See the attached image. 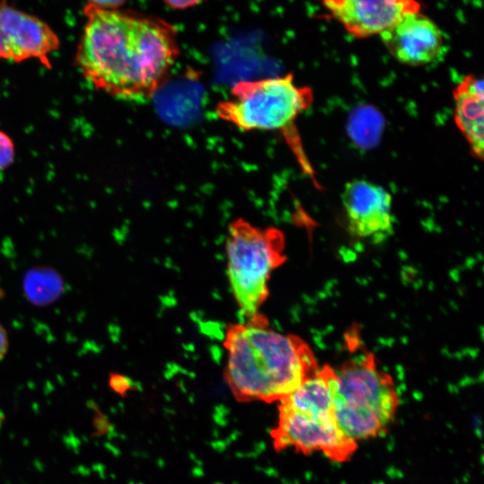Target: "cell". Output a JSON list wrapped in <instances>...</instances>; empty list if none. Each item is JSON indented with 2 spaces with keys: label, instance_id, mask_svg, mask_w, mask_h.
<instances>
[{
  "label": "cell",
  "instance_id": "1",
  "mask_svg": "<svg viewBox=\"0 0 484 484\" xmlns=\"http://www.w3.org/2000/svg\"><path fill=\"white\" fill-rule=\"evenodd\" d=\"M75 63L95 89L120 99L152 97L179 56L176 29L167 22L85 4Z\"/></svg>",
  "mask_w": 484,
  "mask_h": 484
},
{
  "label": "cell",
  "instance_id": "2",
  "mask_svg": "<svg viewBox=\"0 0 484 484\" xmlns=\"http://www.w3.org/2000/svg\"><path fill=\"white\" fill-rule=\"evenodd\" d=\"M223 347V376L239 402H279L319 368L303 339L272 329L261 312L228 324Z\"/></svg>",
  "mask_w": 484,
  "mask_h": 484
},
{
  "label": "cell",
  "instance_id": "3",
  "mask_svg": "<svg viewBox=\"0 0 484 484\" xmlns=\"http://www.w3.org/2000/svg\"><path fill=\"white\" fill-rule=\"evenodd\" d=\"M278 422L271 436L276 450L320 453L335 462H348L358 443L339 428L333 415L332 377L320 368L279 402Z\"/></svg>",
  "mask_w": 484,
  "mask_h": 484
},
{
  "label": "cell",
  "instance_id": "4",
  "mask_svg": "<svg viewBox=\"0 0 484 484\" xmlns=\"http://www.w3.org/2000/svg\"><path fill=\"white\" fill-rule=\"evenodd\" d=\"M399 407L392 376L382 370L375 356L362 351L334 370L333 409L341 431L359 443L386 433Z\"/></svg>",
  "mask_w": 484,
  "mask_h": 484
},
{
  "label": "cell",
  "instance_id": "5",
  "mask_svg": "<svg viewBox=\"0 0 484 484\" xmlns=\"http://www.w3.org/2000/svg\"><path fill=\"white\" fill-rule=\"evenodd\" d=\"M225 249L228 280L244 321L260 312L272 272L287 259L284 234L238 218L228 227Z\"/></svg>",
  "mask_w": 484,
  "mask_h": 484
},
{
  "label": "cell",
  "instance_id": "6",
  "mask_svg": "<svg viewBox=\"0 0 484 484\" xmlns=\"http://www.w3.org/2000/svg\"><path fill=\"white\" fill-rule=\"evenodd\" d=\"M313 91L284 76L238 82L217 103V117L242 131H286L313 102Z\"/></svg>",
  "mask_w": 484,
  "mask_h": 484
},
{
  "label": "cell",
  "instance_id": "7",
  "mask_svg": "<svg viewBox=\"0 0 484 484\" xmlns=\"http://www.w3.org/2000/svg\"><path fill=\"white\" fill-rule=\"evenodd\" d=\"M59 46L58 36L44 21L0 0V60L34 59L49 68Z\"/></svg>",
  "mask_w": 484,
  "mask_h": 484
},
{
  "label": "cell",
  "instance_id": "8",
  "mask_svg": "<svg viewBox=\"0 0 484 484\" xmlns=\"http://www.w3.org/2000/svg\"><path fill=\"white\" fill-rule=\"evenodd\" d=\"M341 199L348 231L353 237L377 244L393 233V197L383 186L353 179L345 184Z\"/></svg>",
  "mask_w": 484,
  "mask_h": 484
},
{
  "label": "cell",
  "instance_id": "9",
  "mask_svg": "<svg viewBox=\"0 0 484 484\" xmlns=\"http://www.w3.org/2000/svg\"><path fill=\"white\" fill-rule=\"evenodd\" d=\"M379 35L389 53L411 66L434 63L445 48L441 30L419 11L404 14Z\"/></svg>",
  "mask_w": 484,
  "mask_h": 484
},
{
  "label": "cell",
  "instance_id": "10",
  "mask_svg": "<svg viewBox=\"0 0 484 484\" xmlns=\"http://www.w3.org/2000/svg\"><path fill=\"white\" fill-rule=\"evenodd\" d=\"M323 3L333 18L359 39L380 34L404 14L420 9L416 0H323Z\"/></svg>",
  "mask_w": 484,
  "mask_h": 484
},
{
  "label": "cell",
  "instance_id": "11",
  "mask_svg": "<svg viewBox=\"0 0 484 484\" xmlns=\"http://www.w3.org/2000/svg\"><path fill=\"white\" fill-rule=\"evenodd\" d=\"M454 120L467 141L471 154L483 160L484 87L483 81L467 75L454 91Z\"/></svg>",
  "mask_w": 484,
  "mask_h": 484
},
{
  "label": "cell",
  "instance_id": "12",
  "mask_svg": "<svg viewBox=\"0 0 484 484\" xmlns=\"http://www.w3.org/2000/svg\"><path fill=\"white\" fill-rule=\"evenodd\" d=\"M26 298L34 306L44 307L56 302L65 291L62 276L49 267H34L26 272L22 281Z\"/></svg>",
  "mask_w": 484,
  "mask_h": 484
},
{
  "label": "cell",
  "instance_id": "13",
  "mask_svg": "<svg viewBox=\"0 0 484 484\" xmlns=\"http://www.w3.org/2000/svg\"><path fill=\"white\" fill-rule=\"evenodd\" d=\"M15 144L11 136L0 129V171L13 165L15 160Z\"/></svg>",
  "mask_w": 484,
  "mask_h": 484
},
{
  "label": "cell",
  "instance_id": "14",
  "mask_svg": "<svg viewBox=\"0 0 484 484\" xmlns=\"http://www.w3.org/2000/svg\"><path fill=\"white\" fill-rule=\"evenodd\" d=\"M127 0H86V4L99 9L117 10Z\"/></svg>",
  "mask_w": 484,
  "mask_h": 484
},
{
  "label": "cell",
  "instance_id": "15",
  "mask_svg": "<svg viewBox=\"0 0 484 484\" xmlns=\"http://www.w3.org/2000/svg\"><path fill=\"white\" fill-rule=\"evenodd\" d=\"M109 385L117 393L122 394L129 388L127 380L117 374H112L109 377Z\"/></svg>",
  "mask_w": 484,
  "mask_h": 484
},
{
  "label": "cell",
  "instance_id": "16",
  "mask_svg": "<svg viewBox=\"0 0 484 484\" xmlns=\"http://www.w3.org/2000/svg\"><path fill=\"white\" fill-rule=\"evenodd\" d=\"M204 0H163V2L170 8L175 10H185L194 7Z\"/></svg>",
  "mask_w": 484,
  "mask_h": 484
},
{
  "label": "cell",
  "instance_id": "17",
  "mask_svg": "<svg viewBox=\"0 0 484 484\" xmlns=\"http://www.w3.org/2000/svg\"><path fill=\"white\" fill-rule=\"evenodd\" d=\"M9 348V338L5 328L0 324V361L7 353Z\"/></svg>",
  "mask_w": 484,
  "mask_h": 484
},
{
  "label": "cell",
  "instance_id": "18",
  "mask_svg": "<svg viewBox=\"0 0 484 484\" xmlns=\"http://www.w3.org/2000/svg\"><path fill=\"white\" fill-rule=\"evenodd\" d=\"M4 422V413L0 409V430H1L2 427H3Z\"/></svg>",
  "mask_w": 484,
  "mask_h": 484
}]
</instances>
